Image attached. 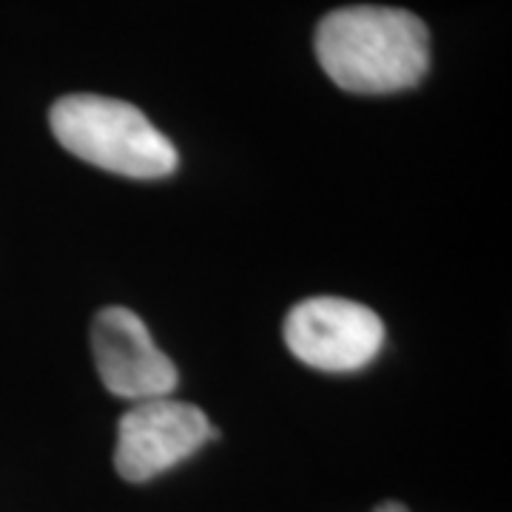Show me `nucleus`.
<instances>
[{
	"mask_svg": "<svg viewBox=\"0 0 512 512\" xmlns=\"http://www.w3.org/2000/svg\"><path fill=\"white\" fill-rule=\"evenodd\" d=\"M316 60L350 94L404 92L430 69V32L407 9L345 6L316 26Z\"/></svg>",
	"mask_w": 512,
	"mask_h": 512,
	"instance_id": "f257e3e1",
	"label": "nucleus"
},
{
	"mask_svg": "<svg viewBox=\"0 0 512 512\" xmlns=\"http://www.w3.org/2000/svg\"><path fill=\"white\" fill-rule=\"evenodd\" d=\"M49 123L57 143L74 157L123 177L160 180L180 165L171 140L126 100L69 94L52 106Z\"/></svg>",
	"mask_w": 512,
	"mask_h": 512,
	"instance_id": "f03ea898",
	"label": "nucleus"
},
{
	"mask_svg": "<svg viewBox=\"0 0 512 512\" xmlns=\"http://www.w3.org/2000/svg\"><path fill=\"white\" fill-rule=\"evenodd\" d=\"M285 342L305 365L350 373L376 359L384 345V325L376 313L353 299L311 296L288 313Z\"/></svg>",
	"mask_w": 512,
	"mask_h": 512,
	"instance_id": "7ed1b4c3",
	"label": "nucleus"
},
{
	"mask_svg": "<svg viewBox=\"0 0 512 512\" xmlns=\"http://www.w3.org/2000/svg\"><path fill=\"white\" fill-rule=\"evenodd\" d=\"M220 433L211 427L200 407L174 399H148L137 402L117 427L114 464L126 481H148L180 461L197 453L208 439Z\"/></svg>",
	"mask_w": 512,
	"mask_h": 512,
	"instance_id": "20e7f679",
	"label": "nucleus"
},
{
	"mask_svg": "<svg viewBox=\"0 0 512 512\" xmlns=\"http://www.w3.org/2000/svg\"><path fill=\"white\" fill-rule=\"evenodd\" d=\"M92 353L106 390L131 399H165L177 387V367L154 345L146 322L128 308H103L92 322Z\"/></svg>",
	"mask_w": 512,
	"mask_h": 512,
	"instance_id": "39448f33",
	"label": "nucleus"
},
{
	"mask_svg": "<svg viewBox=\"0 0 512 512\" xmlns=\"http://www.w3.org/2000/svg\"><path fill=\"white\" fill-rule=\"evenodd\" d=\"M376 512H407V510H404L402 504H396V501H387V504H382Z\"/></svg>",
	"mask_w": 512,
	"mask_h": 512,
	"instance_id": "423d86ee",
	"label": "nucleus"
}]
</instances>
